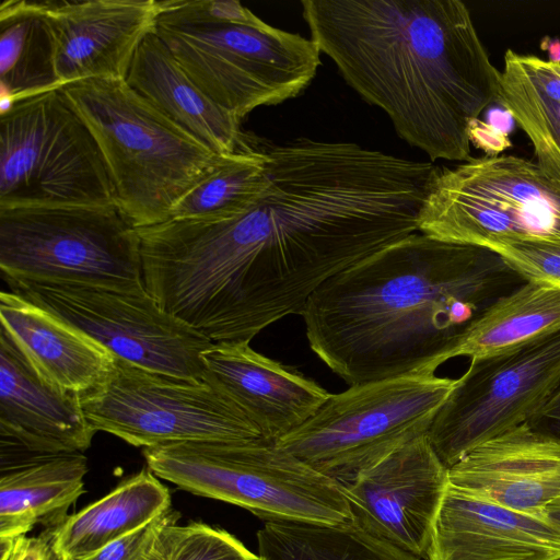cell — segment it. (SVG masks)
Instances as JSON below:
<instances>
[{
  "mask_svg": "<svg viewBox=\"0 0 560 560\" xmlns=\"http://www.w3.org/2000/svg\"><path fill=\"white\" fill-rule=\"evenodd\" d=\"M526 281L489 248L417 232L329 278L301 316L311 350L351 386L436 370Z\"/></svg>",
  "mask_w": 560,
  "mask_h": 560,
  "instance_id": "obj_1",
  "label": "cell"
},
{
  "mask_svg": "<svg viewBox=\"0 0 560 560\" xmlns=\"http://www.w3.org/2000/svg\"><path fill=\"white\" fill-rule=\"evenodd\" d=\"M320 54L431 160L470 159L469 127L500 74L459 0H304Z\"/></svg>",
  "mask_w": 560,
  "mask_h": 560,
  "instance_id": "obj_2",
  "label": "cell"
},
{
  "mask_svg": "<svg viewBox=\"0 0 560 560\" xmlns=\"http://www.w3.org/2000/svg\"><path fill=\"white\" fill-rule=\"evenodd\" d=\"M60 90L101 151L115 203L137 229L168 220L222 161L126 80L88 79Z\"/></svg>",
  "mask_w": 560,
  "mask_h": 560,
  "instance_id": "obj_3",
  "label": "cell"
},
{
  "mask_svg": "<svg viewBox=\"0 0 560 560\" xmlns=\"http://www.w3.org/2000/svg\"><path fill=\"white\" fill-rule=\"evenodd\" d=\"M148 468L189 493L237 505L265 522L345 525L343 486L266 438L144 447Z\"/></svg>",
  "mask_w": 560,
  "mask_h": 560,
  "instance_id": "obj_4",
  "label": "cell"
},
{
  "mask_svg": "<svg viewBox=\"0 0 560 560\" xmlns=\"http://www.w3.org/2000/svg\"><path fill=\"white\" fill-rule=\"evenodd\" d=\"M435 371L424 368L330 394L313 417L276 443L345 486L429 432L456 383Z\"/></svg>",
  "mask_w": 560,
  "mask_h": 560,
  "instance_id": "obj_5",
  "label": "cell"
},
{
  "mask_svg": "<svg viewBox=\"0 0 560 560\" xmlns=\"http://www.w3.org/2000/svg\"><path fill=\"white\" fill-rule=\"evenodd\" d=\"M5 281L144 285L137 228L116 203L0 209Z\"/></svg>",
  "mask_w": 560,
  "mask_h": 560,
  "instance_id": "obj_6",
  "label": "cell"
},
{
  "mask_svg": "<svg viewBox=\"0 0 560 560\" xmlns=\"http://www.w3.org/2000/svg\"><path fill=\"white\" fill-rule=\"evenodd\" d=\"M419 232L457 244H560V187L536 164L512 155L470 158L440 168Z\"/></svg>",
  "mask_w": 560,
  "mask_h": 560,
  "instance_id": "obj_7",
  "label": "cell"
},
{
  "mask_svg": "<svg viewBox=\"0 0 560 560\" xmlns=\"http://www.w3.org/2000/svg\"><path fill=\"white\" fill-rule=\"evenodd\" d=\"M156 35L192 82L237 119L298 96L316 75L312 38L271 26L257 15L221 25L156 22Z\"/></svg>",
  "mask_w": 560,
  "mask_h": 560,
  "instance_id": "obj_8",
  "label": "cell"
},
{
  "mask_svg": "<svg viewBox=\"0 0 560 560\" xmlns=\"http://www.w3.org/2000/svg\"><path fill=\"white\" fill-rule=\"evenodd\" d=\"M109 203L101 151L60 89L0 113V209Z\"/></svg>",
  "mask_w": 560,
  "mask_h": 560,
  "instance_id": "obj_9",
  "label": "cell"
},
{
  "mask_svg": "<svg viewBox=\"0 0 560 560\" xmlns=\"http://www.w3.org/2000/svg\"><path fill=\"white\" fill-rule=\"evenodd\" d=\"M92 429L137 447L265 438L249 416L209 381H188L115 357L106 378L79 395Z\"/></svg>",
  "mask_w": 560,
  "mask_h": 560,
  "instance_id": "obj_10",
  "label": "cell"
},
{
  "mask_svg": "<svg viewBox=\"0 0 560 560\" xmlns=\"http://www.w3.org/2000/svg\"><path fill=\"white\" fill-rule=\"evenodd\" d=\"M7 283L11 292L73 325L118 359L177 378H205L202 353L212 342L166 313L145 287Z\"/></svg>",
  "mask_w": 560,
  "mask_h": 560,
  "instance_id": "obj_11",
  "label": "cell"
},
{
  "mask_svg": "<svg viewBox=\"0 0 560 560\" xmlns=\"http://www.w3.org/2000/svg\"><path fill=\"white\" fill-rule=\"evenodd\" d=\"M560 384V330L471 359L428 432L450 468L486 441L526 423Z\"/></svg>",
  "mask_w": 560,
  "mask_h": 560,
  "instance_id": "obj_12",
  "label": "cell"
},
{
  "mask_svg": "<svg viewBox=\"0 0 560 560\" xmlns=\"http://www.w3.org/2000/svg\"><path fill=\"white\" fill-rule=\"evenodd\" d=\"M448 468L429 435L402 444L345 485L351 522L370 536L425 558Z\"/></svg>",
  "mask_w": 560,
  "mask_h": 560,
  "instance_id": "obj_13",
  "label": "cell"
},
{
  "mask_svg": "<svg viewBox=\"0 0 560 560\" xmlns=\"http://www.w3.org/2000/svg\"><path fill=\"white\" fill-rule=\"evenodd\" d=\"M57 80H126L143 39L155 31V0L42 1Z\"/></svg>",
  "mask_w": 560,
  "mask_h": 560,
  "instance_id": "obj_14",
  "label": "cell"
},
{
  "mask_svg": "<svg viewBox=\"0 0 560 560\" xmlns=\"http://www.w3.org/2000/svg\"><path fill=\"white\" fill-rule=\"evenodd\" d=\"M95 433L79 395L45 381L0 328V464L83 453Z\"/></svg>",
  "mask_w": 560,
  "mask_h": 560,
  "instance_id": "obj_15",
  "label": "cell"
},
{
  "mask_svg": "<svg viewBox=\"0 0 560 560\" xmlns=\"http://www.w3.org/2000/svg\"><path fill=\"white\" fill-rule=\"evenodd\" d=\"M427 560H558L560 524L517 512L447 485Z\"/></svg>",
  "mask_w": 560,
  "mask_h": 560,
  "instance_id": "obj_16",
  "label": "cell"
},
{
  "mask_svg": "<svg viewBox=\"0 0 560 560\" xmlns=\"http://www.w3.org/2000/svg\"><path fill=\"white\" fill-rule=\"evenodd\" d=\"M448 485L517 512H544L560 499V442L524 423L468 452Z\"/></svg>",
  "mask_w": 560,
  "mask_h": 560,
  "instance_id": "obj_17",
  "label": "cell"
},
{
  "mask_svg": "<svg viewBox=\"0 0 560 560\" xmlns=\"http://www.w3.org/2000/svg\"><path fill=\"white\" fill-rule=\"evenodd\" d=\"M202 361L203 381L228 394L275 442L313 417L330 395L294 366L255 351L247 341L212 343Z\"/></svg>",
  "mask_w": 560,
  "mask_h": 560,
  "instance_id": "obj_18",
  "label": "cell"
},
{
  "mask_svg": "<svg viewBox=\"0 0 560 560\" xmlns=\"http://www.w3.org/2000/svg\"><path fill=\"white\" fill-rule=\"evenodd\" d=\"M1 329L34 370L55 387L84 394L109 374L115 357L54 313L13 293L0 294Z\"/></svg>",
  "mask_w": 560,
  "mask_h": 560,
  "instance_id": "obj_19",
  "label": "cell"
},
{
  "mask_svg": "<svg viewBox=\"0 0 560 560\" xmlns=\"http://www.w3.org/2000/svg\"><path fill=\"white\" fill-rule=\"evenodd\" d=\"M127 83L165 116L220 155L238 150L241 120L205 94L177 63L155 31L139 46Z\"/></svg>",
  "mask_w": 560,
  "mask_h": 560,
  "instance_id": "obj_20",
  "label": "cell"
},
{
  "mask_svg": "<svg viewBox=\"0 0 560 560\" xmlns=\"http://www.w3.org/2000/svg\"><path fill=\"white\" fill-rule=\"evenodd\" d=\"M83 453L24 457L0 465V538L16 540L37 524L59 525L84 493Z\"/></svg>",
  "mask_w": 560,
  "mask_h": 560,
  "instance_id": "obj_21",
  "label": "cell"
},
{
  "mask_svg": "<svg viewBox=\"0 0 560 560\" xmlns=\"http://www.w3.org/2000/svg\"><path fill=\"white\" fill-rule=\"evenodd\" d=\"M171 503L167 487L144 468L46 529L63 560H83L162 517L171 510Z\"/></svg>",
  "mask_w": 560,
  "mask_h": 560,
  "instance_id": "obj_22",
  "label": "cell"
},
{
  "mask_svg": "<svg viewBox=\"0 0 560 560\" xmlns=\"http://www.w3.org/2000/svg\"><path fill=\"white\" fill-rule=\"evenodd\" d=\"M500 72L499 105L530 140L536 164L560 187V63L508 49Z\"/></svg>",
  "mask_w": 560,
  "mask_h": 560,
  "instance_id": "obj_23",
  "label": "cell"
},
{
  "mask_svg": "<svg viewBox=\"0 0 560 560\" xmlns=\"http://www.w3.org/2000/svg\"><path fill=\"white\" fill-rule=\"evenodd\" d=\"M0 113L19 100L61 89L50 34L35 1L0 5Z\"/></svg>",
  "mask_w": 560,
  "mask_h": 560,
  "instance_id": "obj_24",
  "label": "cell"
},
{
  "mask_svg": "<svg viewBox=\"0 0 560 560\" xmlns=\"http://www.w3.org/2000/svg\"><path fill=\"white\" fill-rule=\"evenodd\" d=\"M560 330V289L527 280L489 306L450 359L483 358Z\"/></svg>",
  "mask_w": 560,
  "mask_h": 560,
  "instance_id": "obj_25",
  "label": "cell"
},
{
  "mask_svg": "<svg viewBox=\"0 0 560 560\" xmlns=\"http://www.w3.org/2000/svg\"><path fill=\"white\" fill-rule=\"evenodd\" d=\"M268 139L246 132L242 147L220 164L172 209L170 219H223L248 211L269 185Z\"/></svg>",
  "mask_w": 560,
  "mask_h": 560,
  "instance_id": "obj_26",
  "label": "cell"
},
{
  "mask_svg": "<svg viewBox=\"0 0 560 560\" xmlns=\"http://www.w3.org/2000/svg\"><path fill=\"white\" fill-rule=\"evenodd\" d=\"M168 560H264L228 530L203 522L176 523Z\"/></svg>",
  "mask_w": 560,
  "mask_h": 560,
  "instance_id": "obj_27",
  "label": "cell"
},
{
  "mask_svg": "<svg viewBox=\"0 0 560 560\" xmlns=\"http://www.w3.org/2000/svg\"><path fill=\"white\" fill-rule=\"evenodd\" d=\"M526 280L560 289V244L545 242L501 243L489 248Z\"/></svg>",
  "mask_w": 560,
  "mask_h": 560,
  "instance_id": "obj_28",
  "label": "cell"
},
{
  "mask_svg": "<svg viewBox=\"0 0 560 560\" xmlns=\"http://www.w3.org/2000/svg\"><path fill=\"white\" fill-rule=\"evenodd\" d=\"M163 516L83 560H142L161 525Z\"/></svg>",
  "mask_w": 560,
  "mask_h": 560,
  "instance_id": "obj_29",
  "label": "cell"
},
{
  "mask_svg": "<svg viewBox=\"0 0 560 560\" xmlns=\"http://www.w3.org/2000/svg\"><path fill=\"white\" fill-rule=\"evenodd\" d=\"M7 560H63L56 551L50 534L45 529L34 537L22 536L14 542Z\"/></svg>",
  "mask_w": 560,
  "mask_h": 560,
  "instance_id": "obj_30",
  "label": "cell"
},
{
  "mask_svg": "<svg viewBox=\"0 0 560 560\" xmlns=\"http://www.w3.org/2000/svg\"><path fill=\"white\" fill-rule=\"evenodd\" d=\"M469 140L488 156L500 155L501 152L512 147L508 133L479 118L470 124Z\"/></svg>",
  "mask_w": 560,
  "mask_h": 560,
  "instance_id": "obj_31",
  "label": "cell"
},
{
  "mask_svg": "<svg viewBox=\"0 0 560 560\" xmlns=\"http://www.w3.org/2000/svg\"><path fill=\"white\" fill-rule=\"evenodd\" d=\"M526 424L560 442V384Z\"/></svg>",
  "mask_w": 560,
  "mask_h": 560,
  "instance_id": "obj_32",
  "label": "cell"
},
{
  "mask_svg": "<svg viewBox=\"0 0 560 560\" xmlns=\"http://www.w3.org/2000/svg\"><path fill=\"white\" fill-rule=\"evenodd\" d=\"M179 513L168 511L162 518L161 525L150 544L142 560H168L173 526L178 523Z\"/></svg>",
  "mask_w": 560,
  "mask_h": 560,
  "instance_id": "obj_33",
  "label": "cell"
},
{
  "mask_svg": "<svg viewBox=\"0 0 560 560\" xmlns=\"http://www.w3.org/2000/svg\"><path fill=\"white\" fill-rule=\"evenodd\" d=\"M540 49L548 52L549 61L560 63V39L545 36L540 40Z\"/></svg>",
  "mask_w": 560,
  "mask_h": 560,
  "instance_id": "obj_34",
  "label": "cell"
},
{
  "mask_svg": "<svg viewBox=\"0 0 560 560\" xmlns=\"http://www.w3.org/2000/svg\"><path fill=\"white\" fill-rule=\"evenodd\" d=\"M545 513L560 524V499L547 506Z\"/></svg>",
  "mask_w": 560,
  "mask_h": 560,
  "instance_id": "obj_35",
  "label": "cell"
},
{
  "mask_svg": "<svg viewBox=\"0 0 560 560\" xmlns=\"http://www.w3.org/2000/svg\"><path fill=\"white\" fill-rule=\"evenodd\" d=\"M262 559H264V558H262ZM264 560H266V559H264Z\"/></svg>",
  "mask_w": 560,
  "mask_h": 560,
  "instance_id": "obj_36",
  "label": "cell"
},
{
  "mask_svg": "<svg viewBox=\"0 0 560 560\" xmlns=\"http://www.w3.org/2000/svg\"><path fill=\"white\" fill-rule=\"evenodd\" d=\"M558 560H560V559H558Z\"/></svg>",
  "mask_w": 560,
  "mask_h": 560,
  "instance_id": "obj_37",
  "label": "cell"
}]
</instances>
